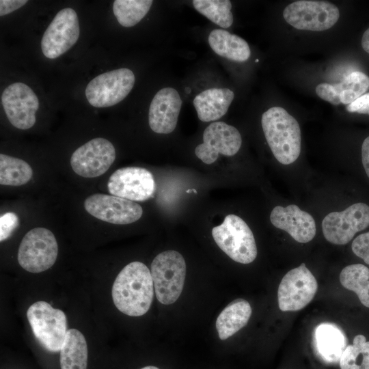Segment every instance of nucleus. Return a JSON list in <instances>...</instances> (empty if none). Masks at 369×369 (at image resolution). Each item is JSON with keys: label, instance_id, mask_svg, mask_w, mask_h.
I'll return each mask as SVG.
<instances>
[{"label": "nucleus", "instance_id": "1", "mask_svg": "<svg viewBox=\"0 0 369 369\" xmlns=\"http://www.w3.org/2000/svg\"><path fill=\"white\" fill-rule=\"evenodd\" d=\"M154 284L149 269L134 261L125 266L117 275L111 290L114 305L130 316L145 314L154 297Z\"/></svg>", "mask_w": 369, "mask_h": 369}, {"label": "nucleus", "instance_id": "2", "mask_svg": "<svg viewBox=\"0 0 369 369\" xmlns=\"http://www.w3.org/2000/svg\"><path fill=\"white\" fill-rule=\"evenodd\" d=\"M262 130L275 159L282 164L294 163L301 152V130L297 120L280 107H273L262 115Z\"/></svg>", "mask_w": 369, "mask_h": 369}, {"label": "nucleus", "instance_id": "3", "mask_svg": "<svg viewBox=\"0 0 369 369\" xmlns=\"http://www.w3.org/2000/svg\"><path fill=\"white\" fill-rule=\"evenodd\" d=\"M150 273L157 300L163 305L176 301L182 291L186 275L183 256L174 250L163 251L154 258Z\"/></svg>", "mask_w": 369, "mask_h": 369}, {"label": "nucleus", "instance_id": "4", "mask_svg": "<svg viewBox=\"0 0 369 369\" xmlns=\"http://www.w3.org/2000/svg\"><path fill=\"white\" fill-rule=\"evenodd\" d=\"M212 236L219 247L235 262L249 264L257 256L253 232L238 216L227 215L221 224L213 228Z\"/></svg>", "mask_w": 369, "mask_h": 369}, {"label": "nucleus", "instance_id": "5", "mask_svg": "<svg viewBox=\"0 0 369 369\" xmlns=\"http://www.w3.org/2000/svg\"><path fill=\"white\" fill-rule=\"evenodd\" d=\"M27 317L39 343L49 352L60 351L68 331L64 312L39 301L29 307Z\"/></svg>", "mask_w": 369, "mask_h": 369}, {"label": "nucleus", "instance_id": "6", "mask_svg": "<svg viewBox=\"0 0 369 369\" xmlns=\"http://www.w3.org/2000/svg\"><path fill=\"white\" fill-rule=\"evenodd\" d=\"M57 254L58 245L53 233L44 228H35L22 239L18 262L27 271L37 273L51 268Z\"/></svg>", "mask_w": 369, "mask_h": 369}, {"label": "nucleus", "instance_id": "7", "mask_svg": "<svg viewBox=\"0 0 369 369\" xmlns=\"http://www.w3.org/2000/svg\"><path fill=\"white\" fill-rule=\"evenodd\" d=\"M283 16L297 29L320 31L336 23L340 12L336 5L329 1L301 0L287 5Z\"/></svg>", "mask_w": 369, "mask_h": 369}, {"label": "nucleus", "instance_id": "8", "mask_svg": "<svg viewBox=\"0 0 369 369\" xmlns=\"http://www.w3.org/2000/svg\"><path fill=\"white\" fill-rule=\"evenodd\" d=\"M134 73L128 68H119L100 74L85 88L89 103L95 107H107L122 101L133 89Z\"/></svg>", "mask_w": 369, "mask_h": 369}, {"label": "nucleus", "instance_id": "9", "mask_svg": "<svg viewBox=\"0 0 369 369\" xmlns=\"http://www.w3.org/2000/svg\"><path fill=\"white\" fill-rule=\"evenodd\" d=\"M369 226V206L356 203L342 211H334L325 217L322 230L325 239L335 245H345L355 234Z\"/></svg>", "mask_w": 369, "mask_h": 369}, {"label": "nucleus", "instance_id": "10", "mask_svg": "<svg viewBox=\"0 0 369 369\" xmlns=\"http://www.w3.org/2000/svg\"><path fill=\"white\" fill-rule=\"evenodd\" d=\"M317 282L304 263L289 271L282 278L277 290L279 308L282 311H297L314 298Z\"/></svg>", "mask_w": 369, "mask_h": 369}, {"label": "nucleus", "instance_id": "11", "mask_svg": "<svg viewBox=\"0 0 369 369\" xmlns=\"http://www.w3.org/2000/svg\"><path fill=\"white\" fill-rule=\"evenodd\" d=\"M80 33L76 12L70 8L61 10L45 30L41 40L44 55L55 59L68 51L77 41Z\"/></svg>", "mask_w": 369, "mask_h": 369}, {"label": "nucleus", "instance_id": "12", "mask_svg": "<svg viewBox=\"0 0 369 369\" xmlns=\"http://www.w3.org/2000/svg\"><path fill=\"white\" fill-rule=\"evenodd\" d=\"M115 159L113 145L104 138H95L78 148L72 154L73 171L84 178H95L105 174Z\"/></svg>", "mask_w": 369, "mask_h": 369}, {"label": "nucleus", "instance_id": "13", "mask_svg": "<svg viewBox=\"0 0 369 369\" xmlns=\"http://www.w3.org/2000/svg\"><path fill=\"white\" fill-rule=\"evenodd\" d=\"M155 181L150 172L139 167H122L115 170L107 182L109 192L131 201H145L153 196Z\"/></svg>", "mask_w": 369, "mask_h": 369}, {"label": "nucleus", "instance_id": "14", "mask_svg": "<svg viewBox=\"0 0 369 369\" xmlns=\"http://www.w3.org/2000/svg\"><path fill=\"white\" fill-rule=\"evenodd\" d=\"M84 208L93 217L113 224L124 225L139 219L143 214L137 203L113 195L95 193L87 197Z\"/></svg>", "mask_w": 369, "mask_h": 369}, {"label": "nucleus", "instance_id": "15", "mask_svg": "<svg viewBox=\"0 0 369 369\" xmlns=\"http://www.w3.org/2000/svg\"><path fill=\"white\" fill-rule=\"evenodd\" d=\"M242 144L239 131L223 122L210 124L203 133V143L197 146L195 155L206 164L213 163L219 154L225 156L236 154Z\"/></svg>", "mask_w": 369, "mask_h": 369}, {"label": "nucleus", "instance_id": "16", "mask_svg": "<svg viewBox=\"0 0 369 369\" xmlns=\"http://www.w3.org/2000/svg\"><path fill=\"white\" fill-rule=\"evenodd\" d=\"M1 103L8 120L14 127L26 130L36 123L39 100L27 85L14 83L8 86L1 94Z\"/></svg>", "mask_w": 369, "mask_h": 369}, {"label": "nucleus", "instance_id": "17", "mask_svg": "<svg viewBox=\"0 0 369 369\" xmlns=\"http://www.w3.org/2000/svg\"><path fill=\"white\" fill-rule=\"evenodd\" d=\"M182 106L180 96L174 88L161 89L152 98L148 113L149 126L159 134L173 132Z\"/></svg>", "mask_w": 369, "mask_h": 369}, {"label": "nucleus", "instance_id": "18", "mask_svg": "<svg viewBox=\"0 0 369 369\" xmlns=\"http://www.w3.org/2000/svg\"><path fill=\"white\" fill-rule=\"evenodd\" d=\"M270 220L275 227L286 231L299 243L310 242L316 234L313 217L295 204L275 206L271 213Z\"/></svg>", "mask_w": 369, "mask_h": 369}, {"label": "nucleus", "instance_id": "19", "mask_svg": "<svg viewBox=\"0 0 369 369\" xmlns=\"http://www.w3.org/2000/svg\"><path fill=\"white\" fill-rule=\"evenodd\" d=\"M368 89L369 77L362 72L355 71L338 83L318 84L316 87V93L320 98L332 105H348L362 96Z\"/></svg>", "mask_w": 369, "mask_h": 369}, {"label": "nucleus", "instance_id": "20", "mask_svg": "<svg viewBox=\"0 0 369 369\" xmlns=\"http://www.w3.org/2000/svg\"><path fill=\"white\" fill-rule=\"evenodd\" d=\"M314 343L316 353L323 361L336 364L340 361L346 347V338L336 325L323 323L314 330Z\"/></svg>", "mask_w": 369, "mask_h": 369}, {"label": "nucleus", "instance_id": "21", "mask_svg": "<svg viewBox=\"0 0 369 369\" xmlns=\"http://www.w3.org/2000/svg\"><path fill=\"white\" fill-rule=\"evenodd\" d=\"M234 97L228 88H210L197 94L193 105L198 118L202 122L217 120L223 116Z\"/></svg>", "mask_w": 369, "mask_h": 369}, {"label": "nucleus", "instance_id": "22", "mask_svg": "<svg viewBox=\"0 0 369 369\" xmlns=\"http://www.w3.org/2000/svg\"><path fill=\"white\" fill-rule=\"evenodd\" d=\"M208 40L210 48L216 54L230 60L245 62L251 55L247 42L240 36L232 34L226 30H213Z\"/></svg>", "mask_w": 369, "mask_h": 369}, {"label": "nucleus", "instance_id": "23", "mask_svg": "<svg viewBox=\"0 0 369 369\" xmlns=\"http://www.w3.org/2000/svg\"><path fill=\"white\" fill-rule=\"evenodd\" d=\"M251 314V308L247 301L237 299L230 303L216 320L219 338L224 340L236 333L247 324Z\"/></svg>", "mask_w": 369, "mask_h": 369}, {"label": "nucleus", "instance_id": "24", "mask_svg": "<svg viewBox=\"0 0 369 369\" xmlns=\"http://www.w3.org/2000/svg\"><path fill=\"white\" fill-rule=\"evenodd\" d=\"M59 353L61 369H87V345L84 336L79 330H68Z\"/></svg>", "mask_w": 369, "mask_h": 369}, {"label": "nucleus", "instance_id": "25", "mask_svg": "<svg viewBox=\"0 0 369 369\" xmlns=\"http://www.w3.org/2000/svg\"><path fill=\"white\" fill-rule=\"evenodd\" d=\"M340 282L344 288L353 291L364 306L369 308V269L366 266H346L340 274Z\"/></svg>", "mask_w": 369, "mask_h": 369}, {"label": "nucleus", "instance_id": "26", "mask_svg": "<svg viewBox=\"0 0 369 369\" xmlns=\"http://www.w3.org/2000/svg\"><path fill=\"white\" fill-rule=\"evenodd\" d=\"M33 176L31 166L25 161L0 154V184L8 186H20L30 180Z\"/></svg>", "mask_w": 369, "mask_h": 369}, {"label": "nucleus", "instance_id": "27", "mask_svg": "<svg viewBox=\"0 0 369 369\" xmlns=\"http://www.w3.org/2000/svg\"><path fill=\"white\" fill-rule=\"evenodd\" d=\"M152 3L151 0H115L113 3V12L122 26L130 27L146 15Z\"/></svg>", "mask_w": 369, "mask_h": 369}, {"label": "nucleus", "instance_id": "28", "mask_svg": "<svg viewBox=\"0 0 369 369\" xmlns=\"http://www.w3.org/2000/svg\"><path fill=\"white\" fill-rule=\"evenodd\" d=\"M195 9L210 21L222 28L233 23L232 3L229 0H193Z\"/></svg>", "mask_w": 369, "mask_h": 369}, {"label": "nucleus", "instance_id": "29", "mask_svg": "<svg viewBox=\"0 0 369 369\" xmlns=\"http://www.w3.org/2000/svg\"><path fill=\"white\" fill-rule=\"evenodd\" d=\"M339 362L341 369H369V341L364 336L357 335L353 344L346 347Z\"/></svg>", "mask_w": 369, "mask_h": 369}, {"label": "nucleus", "instance_id": "30", "mask_svg": "<svg viewBox=\"0 0 369 369\" xmlns=\"http://www.w3.org/2000/svg\"><path fill=\"white\" fill-rule=\"evenodd\" d=\"M19 225L18 217L12 212H8L0 217V241L8 238Z\"/></svg>", "mask_w": 369, "mask_h": 369}, {"label": "nucleus", "instance_id": "31", "mask_svg": "<svg viewBox=\"0 0 369 369\" xmlns=\"http://www.w3.org/2000/svg\"><path fill=\"white\" fill-rule=\"evenodd\" d=\"M353 252L369 264V232L357 236L351 245Z\"/></svg>", "mask_w": 369, "mask_h": 369}, {"label": "nucleus", "instance_id": "32", "mask_svg": "<svg viewBox=\"0 0 369 369\" xmlns=\"http://www.w3.org/2000/svg\"><path fill=\"white\" fill-rule=\"evenodd\" d=\"M350 113H357L369 115V92L363 94L346 107Z\"/></svg>", "mask_w": 369, "mask_h": 369}, {"label": "nucleus", "instance_id": "33", "mask_svg": "<svg viewBox=\"0 0 369 369\" xmlns=\"http://www.w3.org/2000/svg\"><path fill=\"white\" fill-rule=\"evenodd\" d=\"M27 2L26 0H1L0 15L2 16L10 14L23 6Z\"/></svg>", "mask_w": 369, "mask_h": 369}, {"label": "nucleus", "instance_id": "34", "mask_svg": "<svg viewBox=\"0 0 369 369\" xmlns=\"http://www.w3.org/2000/svg\"><path fill=\"white\" fill-rule=\"evenodd\" d=\"M361 161L364 170L369 178V136L364 139L361 146Z\"/></svg>", "mask_w": 369, "mask_h": 369}, {"label": "nucleus", "instance_id": "35", "mask_svg": "<svg viewBox=\"0 0 369 369\" xmlns=\"http://www.w3.org/2000/svg\"><path fill=\"white\" fill-rule=\"evenodd\" d=\"M361 46L363 49L369 54V28L364 31L362 36Z\"/></svg>", "mask_w": 369, "mask_h": 369}, {"label": "nucleus", "instance_id": "36", "mask_svg": "<svg viewBox=\"0 0 369 369\" xmlns=\"http://www.w3.org/2000/svg\"><path fill=\"white\" fill-rule=\"evenodd\" d=\"M140 369H159L158 367L156 366H144Z\"/></svg>", "mask_w": 369, "mask_h": 369}]
</instances>
